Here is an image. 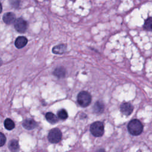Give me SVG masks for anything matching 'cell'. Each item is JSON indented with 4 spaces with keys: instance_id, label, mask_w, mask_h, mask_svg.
I'll list each match as a JSON object with an SVG mask.
<instances>
[{
    "instance_id": "22",
    "label": "cell",
    "mask_w": 152,
    "mask_h": 152,
    "mask_svg": "<svg viewBox=\"0 0 152 152\" xmlns=\"http://www.w3.org/2000/svg\"><path fill=\"white\" fill-rule=\"evenodd\" d=\"M2 11V5H1V3L0 2V13H1Z\"/></svg>"
},
{
    "instance_id": "15",
    "label": "cell",
    "mask_w": 152,
    "mask_h": 152,
    "mask_svg": "<svg viewBox=\"0 0 152 152\" xmlns=\"http://www.w3.org/2000/svg\"><path fill=\"white\" fill-rule=\"evenodd\" d=\"M4 126L7 130H12L15 127V124L10 118H7L4 121Z\"/></svg>"
},
{
    "instance_id": "14",
    "label": "cell",
    "mask_w": 152,
    "mask_h": 152,
    "mask_svg": "<svg viewBox=\"0 0 152 152\" xmlns=\"http://www.w3.org/2000/svg\"><path fill=\"white\" fill-rule=\"evenodd\" d=\"M94 112L96 113H100L103 112L104 109V105L101 102H96L93 107Z\"/></svg>"
},
{
    "instance_id": "7",
    "label": "cell",
    "mask_w": 152,
    "mask_h": 152,
    "mask_svg": "<svg viewBox=\"0 0 152 152\" xmlns=\"http://www.w3.org/2000/svg\"><path fill=\"white\" fill-rule=\"evenodd\" d=\"M37 126V122L33 119H26L23 122V126L27 130L33 129Z\"/></svg>"
},
{
    "instance_id": "1",
    "label": "cell",
    "mask_w": 152,
    "mask_h": 152,
    "mask_svg": "<svg viewBox=\"0 0 152 152\" xmlns=\"http://www.w3.org/2000/svg\"><path fill=\"white\" fill-rule=\"evenodd\" d=\"M128 130L131 135H138L142 132L143 125L139 120L133 119L129 122Z\"/></svg>"
},
{
    "instance_id": "21",
    "label": "cell",
    "mask_w": 152,
    "mask_h": 152,
    "mask_svg": "<svg viewBox=\"0 0 152 152\" xmlns=\"http://www.w3.org/2000/svg\"><path fill=\"white\" fill-rule=\"evenodd\" d=\"M152 62V61H151ZM148 72H149V73L150 72V74H151V77H152V62H151V66L150 67V68H149V71H148Z\"/></svg>"
},
{
    "instance_id": "19",
    "label": "cell",
    "mask_w": 152,
    "mask_h": 152,
    "mask_svg": "<svg viewBox=\"0 0 152 152\" xmlns=\"http://www.w3.org/2000/svg\"><path fill=\"white\" fill-rule=\"evenodd\" d=\"M10 4L13 8H18L20 5V2L18 1H10Z\"/></svg>"
},
{
    "instance_id": "6",
    "label": "cell",
    "mask_w": 152,
    "mask_h": 152,
    "mask_svg": "<svg viewBox=\"0 0 152 152\" xmlns=\"http://www.w3.org/2000/svg\"><path fill=\"white\" fill-rule=\"evenodd\" d=\"M133 106L129 103H124L121 105L120 110L125 115L128 116L132 113L133 111Z\"/></svg>"
},
{
    "instance_id": "23",
    "label": "cell",
    "mask_w": 152,
    "mask_h": 152,
    "mask_svg": "<svg viewBox=\"0 0 152 152\" xmlns=\"http://www.w3.org/2000/svg\"><path fill=\"white\" fill-rule=\"evenodd\" d=\"M2 64V59L0 58V66H1Z\"/></svg>"
},
{
    "instance_id": "4",
    "label": "cell",
    "mask_w": 152,
    "mask_h": 152,
    "mask_svg": "<svg viewBox=\"0 0 152 152\" xmlns=\"http://www.w3.org/2000/svg\"><path fill=\"white\" fill-rule=\"evenodd\" d=\"M48 138L51 143H58L61 140L62 132L58 128H53L49 131Z\"/></svg>"
},
{
    "instance_id": "8",
    "label": "cell",
    "mask_w": 152,
    "mask_h": 152,
    "mask_svg": "<svg viewBox=\"0 0 152 152\" xmlns=\"http://www.w3.org/2000/svg\"><path fill=\"white\" fill-rule=\"evenodd\" d=\"M3 21L8 24L10 25L12 23H13L15 20V14L12 12H8L5 13L3 17H2Z\"/></svg>"
},
{
    "instance_id": "18",
    "label": "cell",
    "mask_w": 152,
    "mask_h": 152,
    "mask_svg": "<svg viewBox=\"0 0 152 152\" xmlns=\"http://www.w3.org/2000/svg\"><path fill=\"white\" fill-rule=\"evenodd\" d=\"M6 142V137L5 135L0 132V147L3 146Z\"/></svg>"
},
{
    "instance_id": "16",
    "label": "cell",
    "mask_w": 152,
    "mask_h": 152,
    "mask_svg": "<svg viewBox=\"0 0 152 152\" xmlns=\"http://www.w3.org/2000/svg\"><path fill=\"white\" fill-rule=\"evenodd\" d=\"M144 28L147 31H152V17H149L145 20Z\"/></svg>"
},
{
    "instance_id": "9",
    "label": "cell",
    "mask_w": 152,
    "mask_h": 152,
    "mask_svg": "<svg viewBox=\"0 0 152 152\" xmlns=\"http://www.w3.org/2000/svg\"><path fill=\"white\" fill-rule=\"evenodd\" d=\"M28 40L24 36H19L15 40V46L18 49H21L24 48L27 43Z\"/></svg>"
},
{
    "instance_id": "13",
    "label": "cell",
    "mask_w": 152,
    "mask_h": 152,
    "mask_svg": "<svg viewBox=\"0 0 152 152\" xmlns=\"http://www.w3.org/2000/svg\"><path fill=\"white\" fill-rule=\"evenodd\" d=\"M45 117H46V120L51 124H55V123L57 122L58 121L57 116L55 114H53L52 112L46 113Z\"/></svg>"
},
{
    "instance_id": "20",
    "label": "cell",
    "mask_w": 152,
    "mask_h": 152,
    "mask_svg": "<svg viewBox=\"0 0 152 152\" xmlns=\"http://www.w3.org/2000/svg\"><path fill=\"white\" fill-rule=\"evenodd\" d=\"M96 152H105V150L103 148H99Z\"/></svg>"
},
{
    "instance_id": "2",
    "label": "cell",
    "mask_w": 152,
    "mask_h": 152,
    "mask_svg": "<svg viewBox=\"0 0 152 152\" xmlns=\"http://www.w3.org/2000/svg\"><path fill=\"white\" fill-rule=\"evenodd\" d=\"M91 101V97L89 93L86 91L80 92L77 96V102L82 107L88 106Z\"/></svg>"
},
{
    "instance_id": "17",
    "label": "cell",
    "mask_w": 152,
    "mask_h": 152,
    "mask_svg": "<svg viewBox=\"0 0 152 152\" xmlns=\"http://www.w3.org/2000/svg\"><path fill=\"white\" fill-rule=\"evenodd\" d=\"M58 116L59 119L65 120L68 118V113L65 109H62L58 112Z\"/></svg>"
},
{
    "instance_id": "10",
    "label": "cell",
    "mask_w": 152,
    "mask_h": 152,
    "mask_svg": "<svg viewBox=\"0 0 152 152\" xmlns=\"http://www.w3.org/2000/svg\"><path fill=\"white\" fill-rule=\"evenodd\" d=\"M66 50V46L64 44H60L54 46L52 48V52L55 54L61 55L65 53Z\"/></svg>"
},
{
    "instance_id": "5",
    "label": "cell",
    "mask_w": 152,
    "mask_h": 152,
    "mask_svg": "<svg viewBox=\"0 0 152 152\" xmlns=\"http://www.w3.org/2000/svg\"><path fill=\"white\" fill-rule=\"evenodd\" d=\"M14 27L18 32L23 33L27 30L28 24L27 21L23 18H18L14 22Z\"/></svg>"
},
{
    "instance_id": "12",
    "label": "cell",
    "mask_w": 152,
    "mask_h": 152,
    "mask_svg": "<svg viewBox=\"0 0 152 152\" xmlns=\"http://www.w3.org/2000/svg\"><path fill=\"white\" fill-rule=\"evenodd\" d=\"M8 147L11 151L17 152L19 150V144L17 140H12L8 144Z\"/></svg>"
},
{
    "instance_id": "11",
    "label": "cell",
    "mask_w": 152,
    "mask_h": 152,
    "mask_svg": "<svg viewBox=\"0 0 152 152\" xmlns=\"http://www.w3.org/2000/svg\"><path fill=\"white\" fill-rule=\"evenodd\" d=\"M65 74L66 71L65 68L62 66H59L56 68L53 72V74L59 78H64L65 76Z\"/></svg>"
},
{
    "instance_id": "3",
    "label": "cell",
    "mask_w": 152,
    "mask_h": 152,
    "mask_svg": "<svg viewBox=\"0 0 152 152\" xmlns=\"http://www.w3.org/2000/svg\"><path fill=\"white\" fill-rule=\"evenodd\" d=\"M91 133L95 137H101L104 133V125L102 122L96 121L93 122L90 128Z\"/></svg>"
}]
</instances>
